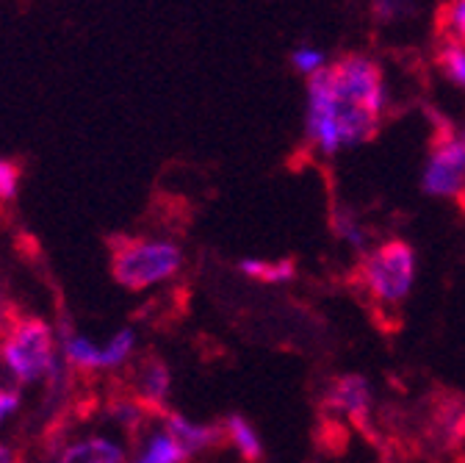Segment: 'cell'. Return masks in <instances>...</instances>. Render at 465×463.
<instances>
[{
	"label": "cell",
	"mask_w": 465,
	"mask_h": 463,
	"mask_svg": "<svg viewBox=\"0 0 465 463\" xmlns=\"http://www.w3.org/2000/svg\"><path fill=\"white\" fill-rule=\"evenodd\" d=\"M111 277L128 292H144V288L169 280L183 264V253L172 242L155 239H131L111 237Z\"/></svg>",
	"instance_id": "cell-1"
},
{
	"label": "cell",
	"mask_w": 465,
	"mask_h": 463,
	"mask_svg": "<svg viewBox=\"0 0 465 463\" xmlns=\"http://www.w3.org/2000/svg\"><path fill=\"white\" fill-rule=\"evenodd\" d=\"M416 280V250L404 239H388L361 256L355 286L366 288L374 303L393 308L407 300Z\"/></svg>",
	"instance_id": "cell-2"
},
{
	"label": "cell",
	"mask_w": 465,
	"mask_h": 463,
	"mask_svg": "<svg viewBox=\"0 0 465 463\" xmlns=\"http://www.w3.org/2000/svg\"><path fill=\"white\" fill-rule=\"evenodd\" d=\"M0 358L23 383H34L39 377H58L53 330L39 317H12L4 325V333H0Z\"/></svg>",
	"instance_id": "cell-3"
},
{
	"label": "cell",
	"mask_w": 465,
	"mask_h": 463,
	"mask_svg": "<svg viewBox=\"0 0 465 463\" xmlns=\"http://www.w3.org/2000/svg\"><path fill=\"white\" fill-rule=\"evenodd\" d=\"M332 86L338 92V97L349 106H358L374 117L385 111V100H388V89H385V78L382 70L374 59L363 53H346L335 65L327 67Z\"/></svg>",
	"instance_id": "cell-4"
},
{
	"label": "cell",
	"mask_w": 465,
	"mask_h": 463,
	"mask_svg": "<svg viewBox=\"0 0 465 463\" xmlns=\"http://www.w3.org/2000/svg\"><path fill=\"white\" fill-rule=\"evenodd\" d=\"M421 189L430 197H460L465 192V147L451 131H438L424 166Z\"/></svg>",
	"instance_id": "cell-5"
},
{
	"label": "cell",
	"mask_w": 465,
	"mask_h": 463,
	"mask_svg": "<svg viewBox=\"0 0 465 463\" xmlns=\"http://www.w3.org/2000/svg\"><path fill=\"white\" fill-rule=\"evenodd\" d=\"M308 142L319 147L324 156H335L341 150L338 139V95L332 89L327 67L311 75L308 86V120H305Z\"/></svg>",
	"instance_id": "cell-6"
},
{
	"label": "cell",
	"mask_w": 465,
	"mask_h": 463,
	"mask_svg": "<svg viewBox=\"0 0 465 463\" xmlns=\"http://www.w3.org/2000/svg\"><path fill=\"white\" fill-rule=\"evenodd\" d=\"M427 438L440 452H457L465 444V397L443 391L427 414Z\"/></svg>",
	"instance_id": "cell-7"
},
{
	"label": "cell",
	"mask_w": 465,
	"mask_h": 463,
	"mask_svg": "<svg viewBox=\"0 0 465 463\" xmlns=\"http://www.w3.org/2000/svg\"><path fill=\"white\" fill-rule=\"evenodd\" d=\"M330 408L346 414L363 436H374L371 430V386L363 375H341L330 383L327 391Z\"/></svg>",
	"instance_id": "cell-8"
},
{
	"label": "cell",
	"mask_w": 465,
	"mask_h": 463,
	"mask_svg": "<svg viewBox=\"0 0 465 463\" xmlns=\"http://www.w3.org/2000/svg\"><path fill=\"white\" fill-rule=\"evenodd\" d=\"M136 399L150 411V417H163L166 414V397H169V367L158 356H147L136 367Z\"/></svg>",
	"instance_id": "cell-9"
},
{
	"label": "cell",
	"mask_w": 465,
	"mask_h": 463,
	"mask_svg": "<svg viewBox=\"0 0 465 463\" xmlns=\"http://www.w3.org/2000/svg\"><path fill=\"white\" fill-rule=\"evenodd\" d=\"M161 419H163V430L186 449L189 458L203 452V449H213V447L227 441L222 425H197V422L186 419L183 414H174V411H166Z\"/></svg>",
	"instance_id": "cell-10"
},
{
	"label": "cell",
	"mask_w": 465,
	"mask_h": 463,
	"mask_svg": "<svg viewBox=\"0 0 465 463\" xmlns=\"http://www.w3.org/2000/svg\"><path fill=\"white\" fill-rule=\"evenodd\" d=\"M58 463H125V449L97 436L67 447Z\"/></svg>",
	"instance_id": "cell-11"
},
{
	"label": "cell",
	"mask_w": 465,
	"mask_h": 463,
	"mask_svg": "<svg viewBox=\"0 0 465 463\" xmlns=\"http://www.w3.org/2000/svg\"><path fill=\"white\" fill-rule=\"evenodd\" d=\"M222 428H224L227 441L239 449V455H242L247 463H261V460H263V444H261L255 428L247 422V417H242V414H230V417H224Z\"/></svg>",
	"instance_id": "cell-12"
},
{
	"label": "cell",
	"mask_w": 465,
	"mask_h": 463,
	"mask_svg": "<svg viewBox=\"0 0 465 463\" xmlns=\"http://www.w3.org/2000/svg\"><path fill=\"white\" fill-rule=\"evenodd\" d=\"M330 230L346 245H352L361 256L369 253V230L363 227V222L355 216L352 208L346 206H335L330 211Z\"/></svg>",
	"instance_id": "cell-13"
},
{
	"label": "cell",
	"mask_w": 465,
	"mask_h": 463,
	"mask_svg": "<svg viewBox=\"0 0 465 463\" xmlns=\"http://www.w3.org/2000/svg\"><path fill=\"white\" fill-rule=\"evenodd\" d=\"M239 269L258 283H288L297 275V261L294 258H280V261H258V258H244L239 261Z\"/></svg>",
	"instance_id": "cell-14"
},
{
	"label": "cell",
	"mask_w": 465,
	"mask_h": 463,
	"mask_svg": "<svg viewBox=\"0 0 465 463\" xmlns=\"http://www.w3.org/2000/svg\"><path fill=\"white\" fill-rule=\"evenodd\" d=\"M189 455L186 449L174 441L166 430L161 433H153L144 444V449L139 452L136 463H186Z\"/></svg>",
	"instance_id": "cell-15"
},
{
	"label": "cell",
	"mask_w": 465,
	"mask_h": 463,
	"mask_svg": "<svg viewBox=\"0 0 465 463\" xmlns=\"http://www.w3.org/2000/svg\"><path fill=\"white\" fill-rule=\"evenodd\" d=\"M64 356L81 372L103 369V347H97L89 338H81L75 333H64Z\"/></svg>",
	"instance_id": "cell-16"
},
{
	"label": "cell",
	"mask_w": 465,
	"mask_h": 463,
	"mask_svg": "<svg viewBox=\"0 0 465 463\" xmlns=\"http://www.w3.org/2000/svg\"><path fill=\"white\" fill-rule=\"evenodd\" d=\"M438 67L443 70V75L451 84L465 89V42L443 39V45L438 50Z\"/></svg>",
	"instance_id": "cell-17"
},
{
	"label": "cell",
	"mask_w": 465,
	"mask_h": 463,
	"mask_svg": "<svg viewBox=\"0 0 465 463\" xmlns=\"http://www.w3.org/2000/svg\"><path fill=\"white\" fill-rule=\"evenodd\" d=\"M134 347H136V333L131 327L116 333L105 347H103V369H116L123 367L131 356H134Z\"/></svg>",
	"instance_id": "cell-18"
},
{
	"label": "cell",
	"mask_w": 465,
	"mask_h": 463,
	"mask_svg": "<svg viewBox=\"0 0 465 463\" xmlns=\"http://www.w3.org/2000/svg\"><path fill=\"white\" fill-rule=\"evenodd\" d=\"M371 15L377 23H399L413 15V0H371Z\"/></svg>",
	"instance_id": "cell-19"
},
{
	"label": "cell",
	"mask_w": 465,
	"mask_h": 463,
	"mask_svg": "<svg viewBox=\"0 0 465 463\" xmlns=\"http://www.w3.org/2000/svg\"><path fill=\"white\" fill-rule=\"evenodd\" d=\"M291 65H294L297 73L311 78V75H316L319 70L327 67V55L322 50H316V47H300V50L291 53Z\"/></svg>",
	"instance_id": "cell-20"
},
{
	"label": "cell",
	"mask_w": 465,
	"mask_h": 463,
	"mask_svg": "<svg viewBox=\"0 0 465 463\" xmlns=\"http://www.w3.org/2000/svg\"><path fill=\"white\" fill-rule=\"evenodd\" d=\"M443 28L454 31L457 42H465V0H449L440 12V23Z\"/></svg>",
	"instance_id": "cell-21"
},
{
	"label": "cell",
	"mask_w": 465,
	"mask_h": 463,
	"mask_svg": "<svg viewBox=\"0 0 465 463\" xmlns=\"http://www.w3.org/2000/svg\"><path fill=\"white\" fill-rule=\"evenodd\" d=\"M20 166L15 161H0V203H6L17 195Z\"/></svg>",
	"instance_id": "cell-22"
},
{
	"label": "cell",
	"mask_w": 465,
	"mask_h": 463,
	"mask_svg": "<svg viewBox=\"0 0 465 463\" xmlns=\"http://www.w3.org/2000/svg\"><path fill=\"white\" fill-rule=\"evenodd\" d=\"M20 408V394L15 388H0V425Z\"/></svg>",
	"instance_id": "cell-23"
},
{
	"label": "cell",
	"mask_w": 465,
	"mask_h": 463,
	"mask_svg": "<svg viewBox=\"0 0 465 463\" xmlns=\"http://www.w3.org/2000/svg\"><path fill=\"white\" fill-rule=\"evenodd\" d=\"M0 463H17V455H15L12 447H4V444H0Z\"/></svg>",
	"instance_id": "cell-24"
},
{
	"label": "cell",
	"mask_w": 465,
	"mask_h": 463,
	"mask_svg": "<svg viewBox=\"0 0 465 463\" xmlns=\"http://www.w3.org/2000/svg\"><path fill=\"white\" fill-rule=\"evenodd\" d=\"M457 200H460V206H462V211H465V192H462V195H460Z\"/></svg>",
	"instance_id": "cell-25"
},
{
	"label": "cell",
	"mask_w": 465,
	"mask_h": 463,
	"mask_svg": "<svg viewBox=\"0 0 465 463\" xmlns=\"http://www.w3.org/2000/svg\"><path fill=\"white\" fill-rule=\"evenodd\" d=\"M460 142H462V147H465V128H462V134H460Z\"/></svg>",
	"instance_id": "cell-26"
}]
</instances>
